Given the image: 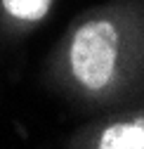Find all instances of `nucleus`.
Wrapping results in <instances>:
<instances>
[{
    "label": "nucleus",
    "instance_id": "2",
    "mask_svg": "<svg viewBox=\"0 0 144 149\" xmlns=\"http://www.w3.org/2000/svg\"><path fill=\"white\" fill-rule=\"evenodd\" d=\"M102 149H144V114L128 123H116L99 137Z\"/></svg>",
    "mask_w": 144,
    "mask_h": 149
},
{
    "label": "nucleus",
    "instance_id": "1",
    "mask_svg": "<svg viewBox=\"0 0 144 149\" xmlns=\"http://www.w3.org/2000/svg\"><path fill=\"white\" fill-rule=\"evenodd\" d=\"M118 57V33L109 22H90L80 26L71 43L73 76L90 90H99L111 81Z\"/></svg>",
    "mask_w": 144,
    "mask_h": 149
},
{
    "label": "nucleus",
    "instance_id": "3",
    "mask_svg": "<svg viewBox=\"0 0 144 149\" xmlns=\"http://www.w3.org/2000/svg\"><path fill=\"white\" fill-rule=\"evenodd\" d=\"M52 5V0H3V7L17 17V19H26V22H38L47 14Z\"/></svg>",
    "mask_w": 144,
    "mask_h": 149
}]
</instances>
